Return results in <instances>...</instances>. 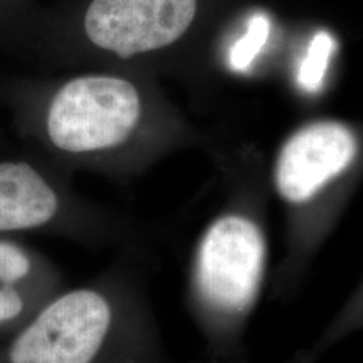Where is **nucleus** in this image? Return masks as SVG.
<instances>
[{
  "label": "nucleus",
  "mask_w": 363,
  "mask_h": 363,
  "mask_svg": "<svg viewBox=\"0 0 363 363\" xmlns=\"http://www.w3.org/2000/svg\"><path fill=\"white\" fill-rule=\"evenodd\" d=\"M1 96L33 152L61 159L111 157L130 143L143 116L138 86L115 73L15 78Z\"/></svg>",
  "instance_id": "1"
},
{
  "label": "nucleus",
  "mask_w": 363,
  "mask_h": 363,
  "mask_svg": "<svg viewBox=\"0 0 363 363\" xmlns=\"http://www.w3.org/2000/svg\"><path fill=\"white\" fill-rule=\"evenodd\" d=\"M125 313L112 286L60 291L0 342V363H124Z\"/></svg>",
  "instance_id": "2"
},
{
  "label": "nucleus",
  "mask_w": 363,
  "mask_h": 363,
  "mask_svg": "<svg viewBox=\"0 0 363 363\" xmlns=\"http://www.w3.org/2000/svg\"><path fill=\"white\" fill-rule=\"evenodd\" d=\"M195 13L196 0H88L73 26L40 28L34 43L72 30L73 37L37 52L46 57L72 40L101 55L130 60L177 42L191 26Z\"/></svg>",
  "instance_id": "3"
},
{
  "label": "nucleus",
  "mask_w": 363,
  "mask_h": 363,
  "mask_svg": "<svg viewBox=\"0 0 363 363\" xmlns=\"http://www.w3.org/2000/svg\"><path fill=\"white\" fill-rule=\"evenodd\" d=\"M264 261V237L253 220L237 214L214 220L196 255L202 296L220 311H244L259 291Z\"/></svg>",
  "instance_id": "4"
},
{
  "label": "nucleus",
  "mask_w": 363,
  "mask_h": 363,
  "mask_svg": "<svg viewBox=\"0 0 363 363\" xmlns=\"http://www.w3.org/2000/svg\"><path fill=\"white\" fill-rule=\"evenodd\" d=\"M79 210L35 157L0 159V235L69 232Z\"/></svg>",
  "instance_id": "5"
},
{
  "label": "nucleus",
  "mask_w": 363,
  "mask_h": 363,
  "mask_svg": "<svg viewBox=\"0 0 363 363\" xmlns=\"http://www.w3.org/2000/svg\"><path fill=\"white\" fill-rule=\"evenodd\" d=\"M357 154V139L337 121H319L295 132L283 145L274 169L279 194L304 203L347 169Z\"/></svg>",
  "instance_id": "6"
},
{
  "label": "nucleus",
  "mask_w": 363,
  "mask_h": 363,
  "mask_svg": "<svg viewBox=\"0 0 363 363\" xmlns=\"http://www.w3.org/2000/svg\"><path fill=\"white\" fill-rule=\"evenodd\" d=\"M60 274L16 235H0V337L13 335L60 292Z\"/></svg>",
  "instance_id": "7"
},
{
  "label": "nucleus",
  "mask_w": 363,
  "mask_h": 363,
  "mask_svg": "<svg viewBox=\"0 0 363 363\" xmlns=\"http://www.w3.org/2000/svg\"><path fill=\"white\" fill-rule=\"evenodd\" d=\"M42 13L38 0H0V49L31 50Z\"/></svg>",
  "instance_id": "8"
},
{
  "label": "nucleus",
  "mask_w": 363,
  "mask_h": 363,
  "mask_svg": "<svg viewBox=\"0 0 363 363\" xmlns=\"http://www.w3.org/2000/svg\"><path fill=\"white\" fill-rule=\"evenodd\" d=\"M335 50V40L325 33L319 31L308 46V52L306 54L298 73V85L304 91H319L323 79H325L327 66L330 62L331 54Z\"/></svg>",
  "instance_id": "9"
},
{
  "label": "nucleus",
  "mask_w": 363,
  "mask_h": 363,
  "mask_svg": "<svg viewBox=\"0 0 363 363\" xmlns=\"http://www.w3.org/2000/svg\"><path fill=\"white\" fill-rule=\"evenodd\" d=\"M271 31L269 19L257 13L255 15L247 26V33L242 35V38L238 39L232 48V52L229 55L230 66L237 72L247 70L250 64L255 61L256 55L259 54L265 42L268 40Z\"/></svg>",
  "instance_id": "10"
},
{
  "label": "nucleus",
  "mask_w": 363,
  "mask_h": 363,
  "mask_svg": "<svg viewBox=\"0 0 363 363\" xmlns=\"http://www.w3.org/2000/svg\"><path fill=\"white\" fill-rule=\"evenodd\" d=\"M4 142H6V138H4V133H3V130H1V127H0V150L3 148Z\"/></svg>",
  "instance_id": "11"
}]
</instances>
